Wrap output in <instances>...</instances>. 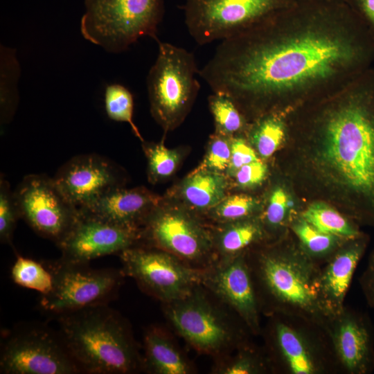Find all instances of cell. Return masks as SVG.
<instances>
[{"mask_svg":"<svg viewBox=\"0 0 374 374\" xmlns=\"http://www.w3.org/2000/svg\"><path fill=\"white\" fill-rule=\"evenodd\" d=\"M318 130L285 148L284 173L305 199L374 226V98L332 110Z\"/></svg>","mask_w":374,"mask_h":374,"instance_id":"1","label":"cell"},{"mask_svg":"<svg viewBox=\"0 0 374 374\" xmlns=\"http://www.w3.org/2000/svg\"><path fill=\"white\" fill-rule=\"evenodd\" d=\"M353 53L347 44L319 34L280 42L240 31L221 40L199 75L213 92L226 94L240 109L326 77Z\"/></svg>","mask_w":374,"mask_h":374,"instance_id":"2","label":"cell"},{"mask_svg":"<svg viewBox=\"0 0 374 374\" xmlns=\"http://www.w3.org/2000/svg\"><path fill=\"white\" fill-rule=\"evenodd\" d=\"M55 318L58 331L81 373L125 374L139 367L132 337L123 319L108 304Z\"/></svg>","mask_w":374,"mask_h":374,"instance_id":"3","label":"cell"},{"mask_svg":"<svg viewBox=\"0 0 374 374\" xmlns=\"http://www.w3.org/2000/svg\"><path fill=\"white\" fill-rule=\"evenodd\" d=\"M260 283L276 312L326 330L330 319L319 294L321 265L299 245L285 243L258 258Z\"/></svg>","mask_w":374,"mask_h":374,"instance_id":"4","label":"cell"},{"mask_svg":"<svg viewBox=\"0 0 374 374\" xmlns=\"http://www.w3.org/2000/svg\"><path fill=\"white\" fill-rule=\"evenodd\" d=\"M158 53L147 76L150 112L164 132L184 121L198 94L199 74L193 53L158 39Z\"/></svg>","mask_w":374,"mask_h":374,"instance_id":"5","label":"cell"},{"mask_svg":"<svg viewBox=\"0 0 374 374\" xmlns=\"http://www.w3.org/2000/svg\"><path fill=\"white\" fill-rule=\"evenodd\" d=\"M83 37L109 53L125 51L140 37L156 41L163 0H85Z\"/></svg>","mask_w":374,"mask_h":374,"instance_id":"6","label":"cell"},{"mask_svg":"<svg viewBox=\"0 0 374 374\" xmlns=\"http://www.w3.org/2000/svg\"><path fill=\"white\" fill-rule=\"evenodd\" d=\"M3 374H77L80 371L59 332L42 324L16 327L3 339Z\"/></svg>","mask_w":374,"mask_h":374,"instance_id":"7","label":"cell"},{"mask_svg":"<svg viewBox=\"0 0 374 374\" xmlns=\"http://www.w3.org/2000/svg\"><path fill=\"white\" fill-rule=\"evenodd\" d=\"M47 267L53 274V285L48 294L41 295L39 305L54 317L108 304L124 276L121 271L114 269H93L88 264H68L59 260Z\"/></svg>","mask_w":374,"mask_h":374,"instance_id":"8","label":"cell"},{"mask_svg":"<svg viewBox=\"0 0 374 374\" xmlns=\"http://www.w3.org/2000/svg\"><path fill=\"white\" fill-rule=\"evenodd\" d=\"M143 245L168 251L180 259L198 261L214 248L213 233L196 213L175 199L163 197L145 219Z\"/></svg>","mask_w":374,"mask_h":374,"instance_id":"9","label":"cell"},{"mask_svg":"<svg viewBox=\"0 0 374 374\" xmlns=\"http://www.w3.org/2000/svg\"><path fill=\"white\" fill-rule=\"evenodd\" d=\"M118 255L123 276L133 278L144 290L168 303L191 294L203 277L180 258L154 247L136 245Z\"/></svg>","mask_w":374,"mask_h":374,"instance_id":"10","label":"cell"},{"mask_svg":"<svg viewBox=\"0 0 374 374\" xmlns=\"http://www.w3.org/2000/svg\"><path fill=\"white\" fill-rule=\"evenodd\" d=\"M285 0H186L188 31L199 45L223 40L257 23Z\"/></svg>","mask_w":374,"mask_h":374,"instance_id":"11","label":"cell"},{"mask_svg":"<svg viewBox=\"0 0 374 374\" xmlns=\"http://www.w3.org/2000/svg\"><path fill=\"white\" fill-rule=\"evenodd\" d=\"M21 219L39 235L59 247L79 217V208L60 189L53 177L28 175L14 191Z\"/></svg>","mask_w":374,"mask_h":374,"instance_id":"12","label":"cell"},{"mask_svg":"<svg viewBox=\"0 0 374 374\" xmlns=\"http://www.w3.org/2000/svg\"><path fill=\"white\" fill-rule=\"evenodd\" d=\"M78 219L58 247L59 261L68 264H89L99 257L119 254L141 244L142 229L116 224L79 209Z\"/></svg>","mask_w":374,"mask_h":374,"instance_id":"13","label":"cell"},{"mask_svg":"<svg viewBox=\"0 0 374 374\" xmlns=\"http://www.w3.org/2000/svg\"><path fill=\"white\" fill-rule=\"evenodd\" d=\"M53 179L78 208L87 206L109 190L123 186L119 169L108 159L96 154L71 158Z\"/></svg>","mask_w":374,"mask_h":374,"instance_id":"14","label":"cell"},{"mask_svg":"<svg viewBox=\"0 0 374 374\" xmlns=\"http://www.w3.org/2000/svg\"><path fill=\"white\" fill-rule=\"evenodd\" d=\"M326 333L337 364L348 374H368L374 371V339L365 315L344 308L332 318Z\"/></svg>","mask_w":374,"mask_h":374,"instance_id":"15","label":"cell"},{"mask_svg":"<svg viewBox=\"0 0 374 374\" xmlns=\"http://www.w3.org/2000/svg\"><path fill=\"white\" fill-rule=\"evenodd\" d=\"M194 294L171 303L168 315L179 333L197 350L216 353L230 342L231 331L207 301Z\"/></svg>","mask_w":374,"mask_h":374,"instance_id":"16","label":"cell"},{"mask_svg":"<svg viewBox=\"0 0 374 374\" xmlns=\"http://www.w3.org/2000/svg\"><path fill=\"white\" fill-rule=\"evenodd\" d=\"M276 321L274 339L280 361L287 373L292 374H318L328 371L335 357L317 337L314 339L305 328L303 320L286 317ZM337 363V362H336Z\"/></svg>","mask_w":374,"mask_h":374,"instance_id":"17","label":"cell"},{"mask_svg":"<svg viewBox=\"0 0 374 374\" xmlns=\"http://www.w3.org/2000/svg\"><path fill=\"white\" fill-rule=\"evenodd\" d=\"M368 242V237L364 233L348 240L321 269L319 294L330 320L345 308V296Z\"/></svg>","mask_w":374,"mask_h":374,"instance_id":"18","label":"cell"},{"mask_svg":"<svg viewBox=\"0 0 374 374\" xmlns=\"http://www.w3.org/2000/svg\"><path fill=\"white\" fill-rule=\"evenodd\" d=\"M213 290L254 332L259 331L258 305L249 265L240 254L228 258L209 278Z\"/></svg>","mask_w":374,"mask_h":374,"instance_id":"19","label":"cell"},{"mask_svg":"<svg viewBox=\"0 0 374 374\" xmlns=\"http://www.w3.org/2000/svg\"><path fill=\"white\" fill-rule=\"evenodd\" d=\"M162 198L144 186H120L79 209L116 224L140 229Z\"/></svg>","mask_w":374,"mask_h":374,"instance_id":"20","label":"cell"},{"mask_svg":"<svg viewBox=\"0 0 374 374\" xmlns=\"http://www.w3.org/2000/svg\"><path fill=\"white\" fill-rule=\"evenodd\" d=\"M228 187L225 174L197 167L180 181L172 197L196 213H207L227 195Z\"/></svg>","mask_w":374,"mask_h":374,"instance_id":"21","label":"cell"},{"mask_svg":"<svg viewBox=\"0 0 374 374\" xmlns=\"http://www.w3.org/2000/svg\"><path fill=\"white\" fill-rule=\"evenodd\" d=\"M220 224L216 233L213 234V245L227 258L242 254L260 240L266 231L262 220L255 217Z\"/></svg>","mask_w":374,"mask_h":374,"instance_id":"22","label":"cell"},{"mask_svg":"<svg viewBox=\"0 0 374 374\" xmlns=\"http://www.w3.org/2000/svg\"><path fill=\"white\" fill-rule=\"evenodd\" d=\"M145 362L159 374H187L190 366L172 343L156 329L148 330L144 338Z\"/></svg>","mask_w":374,"mask_h":374,"instance_id":"23","label":"cell"},{"mask_svg":"<svg viewBox=\"0 0 374 374\" xmlns=\"http://www.w3.org/2000/svg\"><path fill=\"white\" fill-rule=\"evenodd\" d=\"M301 217L318 230L346 240L355 238L363 233L358 224L323 202H312Z\"/></svg>","mask_w":374,"mask_h":374,"instance_id":"24","label":"cell"},{"mask_svg":"<svg viewBox=\"0 0 374 374\" xmlns=\"http://www.w3.org/2000/svg\"><path fill=\"white\" fill-rule=\"evenodd\" d=\"M291 228L302 249L319 265L326 262L348 240L318 230L302 217L294 220Z\"/></svg>","mask_w":374,"mask_h":374,"instance_id":"25","label":"cell"},{"mask_svg":"<svg viewBox=\"0 0 374 374\" xmlns=\"http://www.w3.org/2000/svg\"><path fill=\"white\" fill-rule=\"evenodd\" d=\"M0 58L1 120L5 123L11 118L17 107L20 67L12 48L1 46Z\"/></svg>","mask_w":374,"mask_h":374,"instance_id":"26","label":"cell"},{"mask_svg":"<svg viewBox=\"0 0 374 374\" xmlns=\"http://www.w3.org/2000/svg\"><path fill=\"white\" fill-rule=\"evenodd\" d=\"M147 159V173L150 183L155 184L170 178L176 172L181 153L177 149H170L163 142H141Z\"/></svg>","mask_w":374,"mask_h":374,"instance_id":"27","label":"cell"},{"mask_svg":"<svg viewBox=\"0 0 374 374\" xmlns=\"http://www.w3.org/2000/svg\"><path fill=\"white\" fill-rule=\"evenodd\" d=\"M10 274L15 284L35 290L41 295L48 294L53 288V276L50 269L31 258L17 255Z\"/></svg>","mask_w":374,"mask_h":374,"instance_id":"28","label":"cell"},{"mask_svg":"<svg viewBox=\"0 0 374 374\" xmlns=\"http://www.w3.org/2000/svg\"><path fill=\"white\" fill-rule=\"evenodd\" d=\"M208 107L215 126V132L233 137L244 127L240 109L226 94L213 92L208 98Z\"/></svg>","mask_w":374,"mask_h":374,"instance_id":"29","label":"cell"},{"mask_svg":"<svg viewBox=\"0 0 374 374\" xmlns=\"http://www.w3.org/2000/svg\"><path fill=\"white\" fill-rule=\"evenodd\" d=\"M284 139L283 124L273 116H266L258 122L250 136L251 145L261 159L271 157L280 147Z\"/></svg>","mask_w":374,"mask_h":374,"instance_id":"30","label":"cell"},{"mask_svg":"<svg viewBox=\"0 0 374 374\" xmlns=\"http://www.w3.org/2000/svg\"><path fill=\"white\" fill-rule=\"evenodd\" d=\"M105 109L107 116L113 121L128 123L134 135L141 141L143 139L133 121L134 100L132 93L122 84H108L105 90Z\"/></svg>","mask_w":374,"mask_h":374,"instance_id":"31","label":"cell"},{"mask_svg":"<svg viewBox=\"0 0 374 374\" xmlns=\"http://www.w3.org/2000/svg\"><path fill=\"white\" fill-rule=\"evenodd\" d=\"M259 206V202L252 196L245 194L227 195L207 214L212 220L224 224L253 217Z\"/></svg>","mask_w":374,"mask_h":374,"instance_id":"32","label":"cell"},{"mask_svg":"<svg viewBox=\"0 0 374 374\" xmlns=\"http://www.w3.org/2000/svg\"><path fill=\"white\" fill-rule=\"evenodd\" d=\"M21 218L15 192L9 182L0 177V240L1 243L12 245L17 222Z\"/></svg>","mask_w":374,"mask_h":374,"instance_id":"33","label":"cell"},{"mask_svg":"<svg viewBox=\"0 0 374 374\" xmlns=\"http://www.w3.org/2000/svg\"><path fill=\"white\" fill-rule=\"evenodd\" d=\"M232 137L215 132L211 136L199 168L226 175L231 154Z\"/></svg>","mask_w":374,"mask_h":374,"instance_id":"34","label":"cell"},{"mask_svg":"<svg viewBox=\"0 0 374 374\" xmlns=\"http://www.w3.org/2000/svg\"><path fill=\"white\" fill-rule=\"evenodd\" d=\"M288 197L280 186L274 188L269 197L267 205L261 220L265 229L276 231L283 226L286 217Z\"/></svg>","mask_w":374,"mask_h":374,"instance_id":"35","label":"cell"},{"mask_svg":"<svg viewBox=\"0 0 374 374\" xmlns=\"http://www.w3.org/2000/svg\"><path fill=\"white\" fill-rule=\"evenodd\" d=\"M256 151L249 142L240 136L231 139V154L226 175L232 177L243 166L259 159Z\"/></svg>","mask_w":374,"mask_h":374,"instance_id":"36","label":"cell"},{"mask_svg":"<svg viewBox=\"0 0 374 374\" xmlns=\"http://www.w3.org/2000/svg\"><path fill=\"white\" fill-rule=\"evenodd\" d=\"M268 168L260 159L241 167L232 177L240 188H250L262 184L267 177Z\"/></svg>","mask_w":374,"mask_h":374,"instance_id":"37","label":"cell"},{"mask_svg":"<svg viewBox=\"0 0 374 374\" xmlns=\"http://www.w3.org/2000/svg\"><path fill=\"white\" fill-rule=\"evenodd\" d=\"M261 363L253 355L245 353L239 355L221 370L224 374H254L262 371Z\"/></svg>","mask_w":374,"mask_h":374,"instance_id":"38","label":"cell"},{"mask_svg":"<svg viewBox=\"0 0 374 374\" xmlns=\"http://www.w3.org/2000/svg\"><path fill=\"white\" fill-rule=\"evenodd\" d=\"M359 284L367 303L374 310V250L359 278Z\"/></svg>","mask_w":374,"mask_h":374,"instance_id":"39","label":"cell"},{"mask_svg":"<svg viewBox=\"0 0 374 374\" xmlns=\"http://www.w3.org/2000/svg\"><path fill=\"white\" fill-rule=\"evenodd\" d=\"M363 15L374 26V0H355Z\"/></svg>","mask_w":374,"mask_h":374,"instance_id":"40","label":"cell"}]
</instances>
